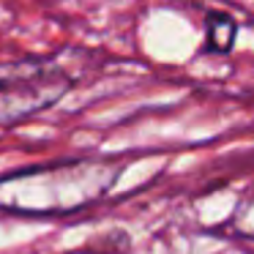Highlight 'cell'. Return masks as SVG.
<instances>
[{
	"label": "cell",
	"mask_w": 254,
	"mask_h": 254,
	"mask_svg": "<svg viewBox=\"0 0 254 254\" xmlns=\"http://www.w3.org/2000/svg\"><path fill=\"white\" fill-rule=\"evenodd\" d=\"M118 167L107 161H52L0 178V210L25 216L71 213L96 202L115 183Z\"/></svg>",
	"instance_id": "1"
},
{
	"label": "cell",
	"mask_w": 254,
	"mask_h": 254,
	"mask_svg": "<svg viewBox=\"0 0 254 254\" xmlns=\"http://www.w3.org/2000/svg\"><path fill=\"white\" fill-rule=\"evenodd\" d=\"M71 88L68 74L47 58L0 63V123H14L52 107Z\"/></svg>",
	"instance_id": "2"
},
{
	"label": "cell",
	"mask_w": 254,
	"mask_h": 254,
	"mask_svg": "<svg viewBox=\"0 0 254 254\" xmlns=\"http://www.w3.org/2000/svg\"><path fill=\"white\" fill-rule=\"evenodd\" d=\"M235 39V25L224 14H210L208 17V47L216 52H227Z\"/></svg>",
	"instance_id": "3"
}]
</instances>
